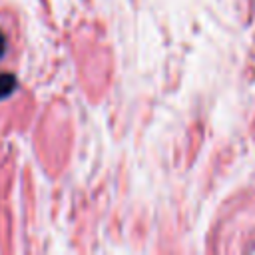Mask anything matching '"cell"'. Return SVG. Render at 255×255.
Wrapping results in <instances>:
<instances>
[{
  "mask_svg": "<svg viewBox=\"0 0 255 255\" xmlns=\"http://www.w3.org/2000/svg\"><path fill=\"white\" fill-rule=\"evenodd\" d=\"M14 88H16V78L12 74H0V98L10 96Z\"/></svg>",
  "mask_w": 255,
  "mask_h": 255,
  "instance_id": "cell-1",
  "label": "cell"
},
{
  "mask_svg": "<svg viewBox=\"0 0 255 255\" xmlns=\"http://www.w3.org/2000/svg\"><path fill=\"white\" fill-rule=\"evenodd\" d=\"M4 46H6V40H4V34L0 32V56L4 54Z\"/></svg>",
  "mask_w": 255,
  "mask_h": 255,
  "instance_id": "cell-2",
  "label": "cell"
}]
</instances>
